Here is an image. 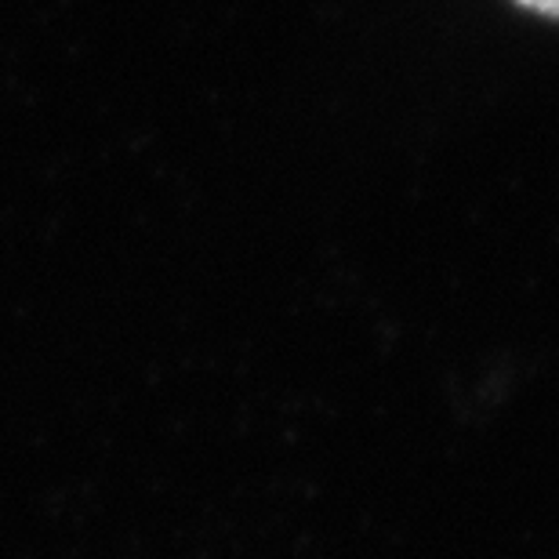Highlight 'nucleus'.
<instances>
[{
    "label": "nucleus",
    "instance_id": "obj_1",
    "mask_svg": "<svg viewBox=\"0 0 559 559\" xmlns=\"http://www.w3.org/2000/svg\"><path fill=\"white\" fill-rule=\"evenodd\" d=\"M512 4L527 8V11H534V15H542V19H556L559 22V0H512Z\"/></svg>",
    "mask_w": 559,
    "mask_h": 559
}]
</instances>
